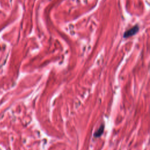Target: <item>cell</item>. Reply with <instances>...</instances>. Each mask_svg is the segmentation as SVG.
Instances as JSON below:
<instances>
[{
	"instance_id": "obj_1",
	"label": "cell",
	"mask_w": 150,
	"mask_h": 150,
	"mask_svg": "<svg viewBox=\"0 0 150 150\" xmlns=\"http://www.w3.org/2000/svg\"><path fill=\"white\" fill-rule=\"evenodd\" d=\"M139 29V26L137 25L134 26L132 28H130L129 29L126 30L124 32V33L123 35V37L125 38H127L134 36V35H135L138 32Z\"/></svg>"
},
{
	"instance_id": "obj_2",
	"label": "cell",
	"mask_w": 150,
	"mask_h": 150,
	"mask_svg": "<svg viewBox=\"0 0 150 150\" xmlns=\"http://www.w3.org/2000/svg\"><path fill=\"white\" fill-rule=\"evenodd\" d=\"M104 130V125L102 124L101 125L100 128L97 130V131L94 134V137H96V138L100 137L103 134Z\"/></svg>"
}]
</instances>
